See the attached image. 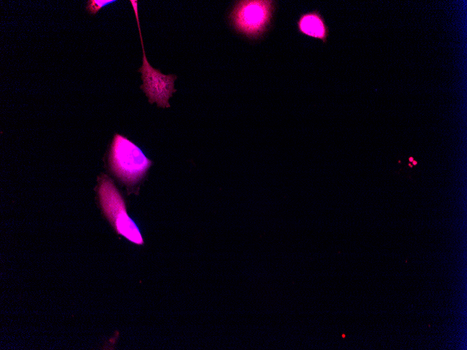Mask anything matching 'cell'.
<instances>
[{"instance_id":"obj_1","label":"cell","mask_w":467,"mask_h":350,"mask_svg":"<svg viewBox=\"0 0 467 350\" xmlns=\"http://www.w3.org/2000/svg\"><path fill=\"white\" fill-rule=\"evenodd\" d=\"M108 165L113 174L130 187L145 176L152 161L133 142L116 133L110 147Z\"/></svg>"},{"instance_id":"obj_2","label":"cell","mask_w":467,"mask_h":350,"mask_svg":"<svg viewBox=\"0 0 467 350\" xmlns=\"http://www.w3.org/2000/svg\"><path fill=\"white\" fill-rule=\"evenodd\" d=\"M275 5L272 0L238 1L229 13L230 23L237 33L259 39L271 26Z\"/></svg>"},{"instance_id":"obj_3","label":"cell","mask_w":467,"mask_h":350,"mask_svg":"<svg viewBox=\"0 0 467 350\" xmlns=\"http://www.w3.org/2000/svg\"><path fill=\"white\" fill-rule=\"evenodd\" d=\"M98 196L102 211L117 233L131 242L142 245L143 240L134 221L127 212L125 202L113 180L106 175L98 178Z\"/></svg>"},{"instance_id":"obj_4","label":"cell","mask_w":467,"mask_h":350,"mask_svg":"<svg viewBox=\"0 0 467 350\" xmlns=\"http://www.w3.org/2000/svg\"><path fill=\"white\" fill-rule=\"evenodd\" d=\"M133 9L136 17L137 24L139 31L141 43L143 50V64L139 68L138 72L141 73L143 84L141 89H143L149 103L152 104L156 103L158 106L161 108H168V99L173 94L176 92L174 88V82L177 76L173 74L164 75L159 70L153 68L148 62L144 50V45L141 31V27L138 13V1L131 0Z\"/></svg>"},{"instance_id":"obj_5","label":"cell","mask_w":467,"mask_h":350,"mask_svg":"<svg viewBox=\"0 0 467 350\" xmlns=\"http://www.w3.org/2000/svg\"><path fill=\"white\" fill-rule=\"evenodd\" d=\"M296 28L301 35L318 39L324 43L327 42L329 27L317 10L301 13L296 21Z\"/></svg>"},{"instance_id":"obj_6","label":"cell","mask_w":467,"mask_h":350,"mask_svg":"<svg viewBox=\"0 0 467 350\" xmlns=\"http://www.w3.org/2000/svg\"><path fill=\"white\" fill-rule=\"evenodd\" d=\"M115 2L114 0H89L87 1L86 10L91 15H96L103 6Z\"/></svg>"}]
</instances>
